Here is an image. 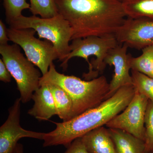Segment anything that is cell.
<instances>
[{"label":"cell","mask_w":153,"mask_h":153,"mask_svg":"<svg viewBox=\"0 0 153 153\" xmlns=\"http://www.w3.org/2000/svg\"><path fill=\"white\" fill-rule=\"evenodd\" d=\"M146 153L153 150V101L149 100L145 117Z\"/></svg>","instance_id":"44dd1931"},{"label":"cell","mask_w":153,"mask_h":153,"mask_svg":"<svg viewBox=\"0 0 153 153\" xmlns=\"http://www.w3.org/2000/svg\"><path fill=\"white\" fill-rule=\"evenodd\" d=\"M131 75L136 91L153 101V78L134 70H131Z\"/></svg>","instance_id":"d6986e66"},{"label":"cell","mask_w":153,"mask_h":153,"mask_svg":"<svg viewBox=\"0 0 153 153\" xmlns=\"http://www.w3.org/2000/svg\"><path fill=\"white\" fill-rule=\"evenodd\" d=\"M45 84L58 85L70 97L73 105L72 119L99 106L106 100L109 90V83L103 75L90 80H82L59 73L53 63L40 79V86Z\"/></svg>","instance_id":"3957f363"},{"label":"cell","mask_w":153,"mask_h":153,"mask_svg":"<svg viewBox=\"0 0 153 153\" xmlns=\"http://www.w3.org/2000/svg\"><path fill=\"white\" fill-rule=\"evenodd\" d=\"M149 153H153V150L152 151V152H150Z\"/></svg>","instance_id":"4316f807"},{"label":"cell","mask_w":153,"mask_h":153,"mask_svg":"<svg viewBox=\"0 0 153 153\" xmlns=\"http://www.w3.org/2000/svg\"><path fill=\"white\" fill-rule=\"evenodd\" d=\"M2 59L16 83L22 103L32 100L36 91L40 87L41 72L21 52L16 44L0 45Z\"/></svg>","instance_id":"8992f818"},{"label":"cell","mask_w":153,"mask_h":153,"mask_svg":"<svg viewBox=\"0 0 153 153\" xmlns=\"http://www.w3.org/2000/svg\"><path fill=\"white\" fill-rule=\"evenodd\" d=\"M118 44L114 34L74 39L70 44L71 51L60 66L65 71L71 58H83L88 63L89 71L83 74V77L86 80H91L97 78L99 73H103L106 66L104 60L108 53Z\"/></svg>","instance_id":"5b68a950"},{"label":"cell","mask_w":153,"mask_h":153,"mask_svg":"<svg viewBox=\"0 0 153 153\" xmlns=\"http://www.w3.org/2000/svg\"><path fill=\"white\" fill-rule=\"evenodd\" d=\"M64 153H89L82 141V137L73 141Z\"/></svg>","instance_id":"7402d4cb"},{"label":"cell","mask_w":153,"mask_h":153,"mask_svg":"<svg viewBox=\"0 0 153 153\" xmlns=\"http://www.w3.org/2000/svg\"><path fill=\"white\" fill-rule=\"evenodd\" d=\"M58 13L72 30L71 41L114 34L127 16L118 0H56Z\"/></svg>","instance_id":"6da1fadb"},{"label":"cell","mask_w":153,"mask_h":153,"mask_svg":"<svg viewBox=\"0 0 153 153\" xmlns=\"http://www.w3.org/2000/svg\"><path fill=\"white\" fill-rule=\"evenodd\" d=\"M13 153H24L23 145L21 144L18 143Z\"/></svg>","instance_id":"d4e9b609"},{"label":"cell","mask_w":153,"mask_h":153,"mask_svg":"<svg viewBox=\"0 0 153 153\" xmlns=\"http://www.w3.org/2000/svg\"><path fill=\"white\" fill-rule=\"evenodd\" d=\"M122 3L127 17L153 19V0H125Z\"/></svg>","instance_id":"2e32d148"},{"label":"cell","mask_w":153,"mask_h":153,"mask_svg":"<svg viewBox=\"0 0 153 153\" xmlns=\"http://www.w3.org/2000/svg\"><path fill=\"white\" fill-rule=\"evenodd\" d=\"M6 21L10 24L15 19L22 16L24 10L29 9L30 5L26 0H3Z\"/></svg>","instance_id":"ffe728a7"},{"label":"cell","mask_w":153,"mask_h":153,"mask_svg":"<svg viewBox=\"0 0 153 153\" xmlns=\"http://www.w3.org/2000/svg\"><path fill=\"white\" fill-rule=\"evenodd\" d=\"M81 137L89 153H117L108 129L103 126L94 129Z\"/></svg>","instance_id":"4fadbf2b"},{"label":"cell","mask_w":153,"mask_h":153,"mask_svg":"<svg viewBox=\"0 0 153 153\" xmlns=\"http://www.w3.org/2000/svg\"><path fill=\"white\" fill-rule=\"evenodd\" d=\"M12 75L2 58L0 59V80L4 82H10Z\"/></svg>","instance_id":"603a6c76"},{"label":"cell","mask_w":153,"mask_h":153,"mask_svg":"<svg viewBox=\"0 0 153 153\" xmlns=\"http://www.w3.org/2000/svg\"><path fill=\"white\" fill-rule=\"evenodd\" d=\"M117 153H146L145 141L119 129L108 128Z\"/></svg>","instance_id":"5bb4252c"},{"label":"cell","mask_w":153,"mask_h":153,"mask_svg":"<svg viewBox=\"0 0 153 153\" xmlns=\"http://www.w3.org/2000/svg\"><path fill=\"white\" fill-rule=\"evenodd\" d=\"M139 57H132L131 70H135L153 78V45L145 47Z\"/></svg>","instance_id":"e0dca14e"},{"label":"cell","mask_w":153,"mask_h":153,"mask_svg":"<svg viewBox=\"0 0 153 153\" xmlns=\"http://www.w3.org/2000/svg\"><path fill=\"white\" fill-rule=\"evenodd\" d=\"M119 44L128 48L143 49L153 45V19L127 17L114 34Z\"/></svg>","instance_id":"30bf717a"},{"label":"cell","mask_w":153,"mask_h":153,"mask_svg":"<svg viewBox=\"0 0 153 153\" xmlns=\"http://www.w3.org/2000/svg\"><path fill=\"white\" fill-rule=\"evenodd\" d=\"M30 11L33 16L50 18L59 15L56 0H30Z\"/></svg>","instance_id":"ac0fdd59"},{"label":"cell","mask_w":153,"mask_h":153,"mask_svg":"<svg viewBox=\"0 0 153 153\" xmlns=\"http://www.w3.org/2000/svg\"><path fill=\"white\" fill-rule=\"evenodd\" d=\"M135 93L133 85L120 88L110 98L99 106L89 110L70 120L62 123L52 122L54 130L45 133L43 146L63 145L68 148L73 141L94 129L106 125L125 109Z\"/></svg>","instance_id":"7a4b0ae2"},{"label":"cell","mask_w":153,"mask_h":153,"mask_svg":"<svg viewBox=\"0 0 153 153\" xmlns=\"http://www.w3.org/2000/svg\"><path fill=\"white\" fill-rule=\"evenodd\" d=\"M44 85V84H43ZM48 86L54 99L57 115L63 122L72 119V102L67 93L58 85L45 84Z\"/></svg>","instance_id":"9a60e30c"},{"label":"cell","mask_w":153,"mask_h":153,"mask_svg":"<svg viewBox=\"0 0 153 153\" xmlns=\"http://www.w3.org/2000/svg\"><path fill=\"white\" fill-rule=\"evenodd\" d=\"M118 1H120L121 2H122L123 1H125V0H118Z\"/></svg>","instance_id":"484cf974"},{"label":"cell","mask_w":153,"mask_h":153,"mask_svg":"<svg viewBox=\"0 0 153 153\" xmlns=\"http://www.w3.org/2000/svg\"><path fill=\"white\" fill-rule=\"evenodd\" d=\"M32 100L34 104L29 110L28 114L38 120H49L57 115L54 99L47 85H40L33 93Z\"/></svg>","instance_id":"7c38bea8"},{"label":"cell","mask_w":153,"mask_h":153,"mask_svg":"<svg viewBox=\"0 0 153 153\" xmlns=\"http://www.w3.org/2000/svg\"><path fill=\"white\" fill-rule=\"evenodd\" d=\"M149 100L146 96L135 91L125 109L105 126L108 128L123 130L145 141V117Z\"/></svg>","instance_id":"ba28073f"},{"label":"cell","mask_w":153,"mask_h":153,"mask_svg":"<svg viewBox=\"0 0 153 153\" xmlns=\"http://www.w3.org/2000/svg\"><path fill=\"white\" fill-rule=\"evenodd\" d=\"M128 47L126 44H119L108 53L104 62L106 65L114 67V74L109 83V92L106 97L108 99L113 96L120 88L133 85L131 75L130 74L131 54H127Z\"/></svg>","instance_id":"8fae6325"},{"label":"cell","mask_w":153,"mask_h":153,"mask_svg":"<svg viewBox=\"0 0 153 153\" xmlns=\"http://www.w3.org/2000/svg\"><path fill=\"white\" fill-rule=\"evenodd\" d=\"M9 25L10 27L16 29L35 30L39 38L52 43L57 52L58 60L62 62L71 51L70 42L72 37V30L68 22L59 14L50 18L22 15Z\"/></svg>","instance_id":"277c9868"},{"label":"cell","mask_w":153,"mask_h":153,"mask_svg":"<svg viewBox=\"0 0 153 153\" xmlns=\"http://www.w3.org/2000/svg\"><path fill=\"white\" fill-rule=\"evenodd\" d=\"M17 98L9 108L7 120L0 128V153H13L19 140L24 137L43 140L45 133L27 130L20 125L21 103Z\"/></svg>","instance_id":"9c48e42d"},{"label":"cell","mask_w":153,"mask_h":153,"mask_svg":"<svg viewBox=\"0 0 153 153\" xmlns=\"http://www.w3.org/2000/svg\"><path fill=\"white\" fill-rule=\"evenodd\" d=\"M10 39L8 34V28L1 20H0V45L8 44Z\"/></svg>","instance_id":"cb8c5ba5"},{"label":"cell","mask_w":153,"mask_h":153,"mask_svg":"<svg viewBox=\"0 0 153 153\" xmlns=\"http://www.w3.org/2000/svg\"><path fill=\"white\" fill-rule=\"evenodd\" d=\"M36 33L32 29L8 28L10 41L21 47L26 57L40 69L42 75H44L48 72L53 61L58 59V56L52 43L36 38Z\"/></svg>","instance_id":"52a82bcc"}]
</instances>
